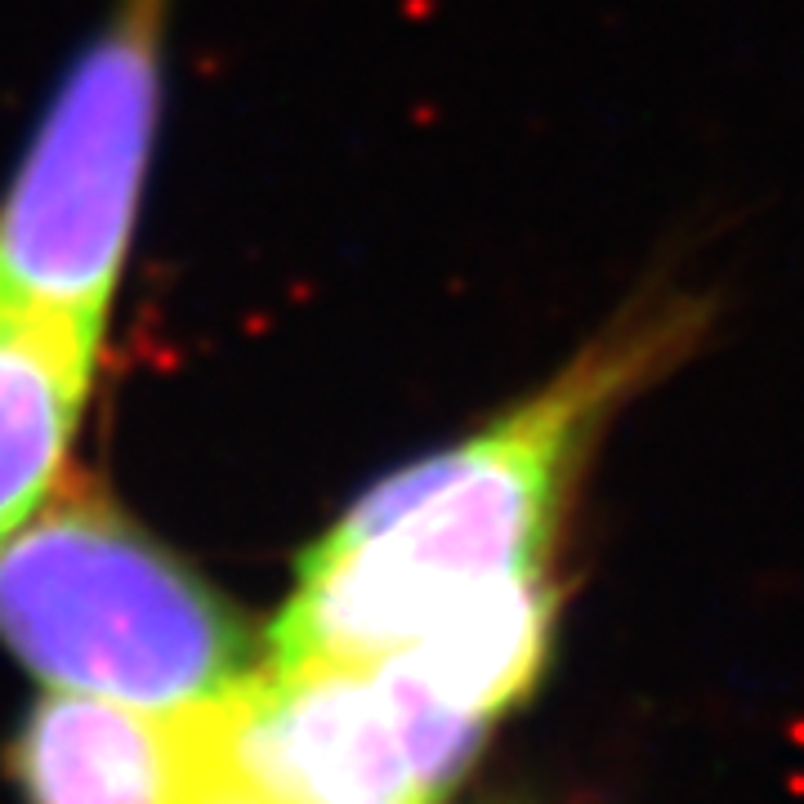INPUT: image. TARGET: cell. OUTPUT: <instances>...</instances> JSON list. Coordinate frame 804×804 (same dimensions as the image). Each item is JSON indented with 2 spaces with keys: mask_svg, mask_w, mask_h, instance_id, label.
<instances>
[{
  "mask_svg": "<svg viewBox=\"0 0 804 804\" xmlns=\"http://www.w3.org/2000/svg\"><path fill=\"white\" fill-rule=\"evenodd\" d=\"M487 729L403 666H264L220 706V765L264 804H434Z\"/></svg>",
  "mask_w": 804,
  "mask_h": 804,
  "instance_id": "obj_4",
  "label": "cell"
},
{
  "mask_svg": "<svg viewBox=\"0 0 804 804\" xmlns=\"http://www.w3.org/2000/svg\"><path fill=\"white\" fill-rule=\"evenodd\" d=\"M197 804H264V800H260V795H250L246 787H237V782H228V778H224L220 787H210Z\"/></svg>",
  "mask_w": 804,
  "mask_h": 804,
  "instance_id": "obj_7",
  "label": "cell"
},
{
  "mask_svg": "<svg viewBox=\"0 0 804 804\" xmlns=\"http://www.w3.org/2000/svg\"><path fill=\"white\" fill-rule=\"evenodd\" d=\"M0 640L63 693L171 715L220 710L264 670L220 590L86 487L0 545Z\"/></svg>",
  "mask_w": 804,
  "mask_h": 804,
  "instance_id": "obj_2",
  "label": "cell"
},
{
  "mask_svg": "<svg viewBox=\"0 0 804 804\" xmlns=\"http://www.w3.org/2000/svg\"><path fill=\"white\" fill-rule=\"evenodd\" d=\"M99 335L0 295V545L59 492Z\"/></svg>",
  "mask_w": 804,
  "mask_h": 804,
  "instance_id": "obj_6",
  "label": "cell"
},
{
  "mask_svg": "<svg viewBox=\"0 0 804 804\" xmlns=\"http://www.w3.org/2000/svg\"><path fill=\"white\" fill-rule=\"evenodd\" d=\"M706 331L710 300L653 282L545 385L367 487L300 559L264 666H403L496 725L549 661L555 564L590 460Z\"/></svg>",
  "mask_w": 804,
  "mask_h": 804,
  "instance_id": "obj_1",
  "label": "cell"
},
{
  "mask_svg": "<svg viewBox=\"0 0 804 804\" xmlns=\"http://www.w3.org/2000/svg\"><path fill=\"white\" fill-rule=\"evenodd\" d=\"M165 0H112L0 201V295L103 331L152 161Z\"/></svg>",
  "mask_w": 804,
  "mask_h": 804,
  "instance_id": "obj_3",
  "label": "cell"
},
{
  "mask_svg": "<svg viewBox=\"0 0 804 804\" xmlns=\"http://www.w3.org/2000/svg\"><path fill=\"white\" fill-rule=\"evenodd\" d=\"M10 765L27 804H197L224 782L220 710L50 693L23 719Z\"/></svg>",
  "mask_w": 804,
  "mask_h": 804,
  "instance_id": "obj_5",
  "label": "cell"
}]
</instances>
